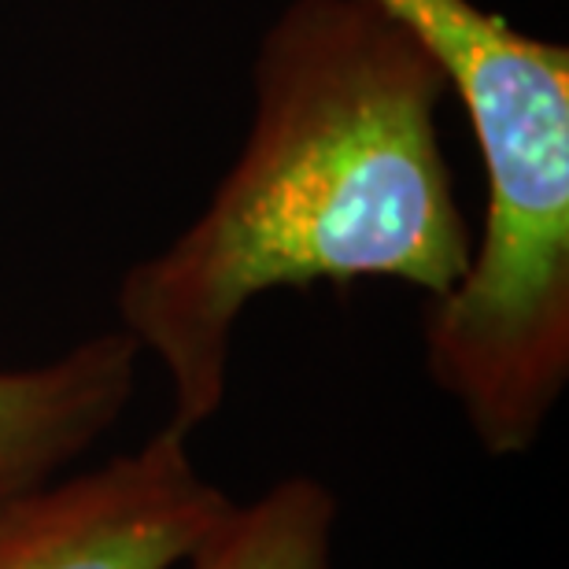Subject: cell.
Here are the masks:
<instances>
[{
	"instance_id": "obj_1",
	"label": "cell",
	"mask_w": 569,
	"mask_h": 569,
	"mask_svg": "<svg viewBox=\"0 0 569 569\" xmlns=\"http://www.w3.org/2000/svg\"><path fill=\"white\" fill-rule=\"evenodd\" d=\"M448 78L373 0H289L252 60V130L208 208L130 267L119 318L170 385V429L211 422L237 318L270 289L392 278L451 292L470 267L440 141Z\"/></svg>"
},
{
	"instance_id": "obj_2",
	"label": "cell",
	"mask_w": 569,
	"mask_h": 569,
	"mask_svg": "<svg viewBox=\"0 0 569 569\" xmlns=\"http://www.w3.org/2000/svg\"><path fill=\"white\" fill-rule=\"evenodd\" d=\"M373 4L440 63L488 186L470 267L429 300V378L488 455H521L569 381V49L473 0Z\"/></svg>"
},
{
	"instance_id": "obj_3",
	"label": "cell",
	"mask_w": 569,
	"mask_h": 569,
	"mask_svg": "<svg viewBox=\"0 0 569 569\" xmlns=\"http://www.w3.org/2000/svg\"><path fill=\"white\" fill-rule=\"evenodd\" d=\"M189 437L163 426L71 481L0 510V569H170L189 562L237 507L197 470Z\"/></svg>"
},
{
	"instance_id": "obj_4",
	"label": "cell",
	"mask_w": 569,
	"mask_h": 569,
	"mask_svg": "<svg viewBox=\"0 0 569 569\" xmlns=\"http://www.w3.org/2000/svg\"><path fill=\"white\" fill-rule=\"evenodd\" d=\"M141 348L108 329L27 370H0V510L104 437L138 385Z\"/></svg>"
},
{
	"instance_id": "obj_5",
	"label": "cell",
	"mask_w": 569,
	"mask_h": 569,
	"mask_svg": "<svg viewBox=\"0 0 569 569\" xmlns=\"http://www.w3.org/2000/svg\"><path fill=\"white\" fill-rule=\"evenodd\" d=\"M337 499L311 477H284L192 555V569H333Z\"/></svg>"
}]
</instances>
